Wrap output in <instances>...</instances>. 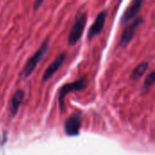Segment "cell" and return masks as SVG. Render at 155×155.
<instances>
[{
  "label": "cell",
  "mask_w": 155,
  "mask_h": 155,
  "mask_svg": "<svg viewBox=\"0 0 155 155\" xmlns=\"http://www.w3.org/2000/svg\"><path fill=\"white\" fill-rule=\"evenodd\" d=\"M49 37H46L43 43L41 44L40 47L36 50V52L27 60L24 70H23V74L25 77H28L32 74V73L35 71V67L37 66V64L41 62V60L44 58V56L45 55V54L48 51L49 48Z\"/></svg>",
  "instance_id": "obj_1"
},
{
  "label": "cell",
  "mask_w": 155,
  "mask_h": 155,
  "mask_svg": "<svg viewBox=\"0 0 155 155\" xmlns=\"http://www.w3.org/2000/svg\"><path fill=\"white\" fill-rule=\"evenodd\" d=\"M87 79L85 77H83L79 80H76L73 83H69V84H64L61 89H60V92H59V105H60V108L61 110H64V97L70 94V93H73V92H76V91H81V90H84L86 85H87Z\"/></svg>",
  "instance_id": "obj_2"
},
{
  "label": "cell",
  "mask_w": 155,
  "mask_h": 155,
  "mask_svg": "<svg viewBox=\"0 0 155 155\" xmlns=\"http://www.w3.org/2000/svg\"><path fill=\"white\" fill-rule=\"evenodd\" d=\"M86 21H87V15L85 13L80 15L75 22L74 23L71 31L69 33V36H68V43L70 45H75L80 38L82 37V35L84 33V27L86 25Z\"/></svg>",
  "instance_id": "obj_3"
},
{
  "label": "cell",
  "mask_w": 155,
  "mask_h": 155,
  "mask_svg": "<svg viewBox=\"0 0 155 155\" xmlns=\"http://www.w3.org/2000/svg\"><path fill=\"white\" fill-rule=\"evenodd\" d=\"M142 23H143V18L138 17L124 30L121 39H120V46L125 47L133 40L137 29L139 28Z\"/></svg>",
  "instance_id": "obj_4"
},
{
  "label": "cell",
  "mask_w": 155,
  "mask_h": 155,
  "mask_svg": "<svg viewBox=\"0 0 155 155\" xmlns=\"http://www.w3.org/2000/svg\"><path fill=\"white\" fill-rule=\"evenodd\" d=\"M82 125V118L80 114H72L64 123V132L69 136H75L79 134Z\"/></svg>",
  "instance_id": "obj_5"
},
{
  "label": "cell",
  "mask_w": 155,
  "mask_h": 155,
  "mask_svg": "<svg viewBox=\"0 0 155 155\" xmlns=\"http://www.w3.org/2000/svg\"><path fill=\"white\" fill-rule=\"evenodd\" d=\"M65 59H66V54L65 53H61L60 54H58L56 56V58L54 60V62H52V64L45 71L43 77H42V81L46 82L47 80H49L60 69V67L64 63Z\"/></svg>",
  "instance_id": "obj_6"
},
{
  "label": "cell",
  "mask_w": 155,
  "mask_h": 155,
  "mask_svg": "<svg viewBox=\"0 0 155 155\" xmlns=\"http://www.w3.org/2000/svg\"><path fill=\"white\" fill-rule=\"evenodd\" d=\"M106 15H107L106 11H102L100 14H98V15L96 16L95 20L94 21L93 25H91V27L88 31V34H87L88 39H93L94 36L99 35L104 30Z\"/></svg>",
  "instance_id": "obj_7"
},
{
  "label": "cell",
  "mask_w": 155,
  "mask_h": 155,
  "mask_svg": "<svg viewBox=\"0 0 155 155\" xmlns=\"http://www.w3.org/2000/svg\"><path fill=\"white\" fill-rule=\"evenodd\" d=\"M144 1L145 0H133V2L129 5V7L124 13V15L121 18V23L124 24V23L134 19V17H136V15L139 14V12L142 9V6H143Z\"/></svg>",
  "instance_id": "obj_8"
},
{
  "label": "cell",
  "mask_w": 155,
  "mask_h": 155,
  "mask_svg": "<svg viewBox=\"0 0 155 155\" xmlns=\"http://www.w3.org/2000/svg\"><path fill=\"white\" fill-rule=\"evenodd\" d=\"M24 98H25V92L23 90H18L14 94L10 104V115L12 117H14L17 114L18 109L24 101Z\"/></svg>",
  "instance_id": "obj_9"
},
{
  "label": "cell",
  "mask_w": 155,
  "mask_h": 155,
  "mask_svg": "<svg viewBox=\"0 0 155 155\" xmlns=\"http://www.w3.org/2000/svg\"><path fill=\"white\" fill-rule=\"evenodd\" d=\"M148 66H149V64L147 62H143V63H141L140 64H138L134 69V71L131 74V78L133 80H137L140 77H142L144 74V73L146 72V70L148 69Z\"/></svg>",
  "instance_id": "obj_10"
},
{
  "label": "cell",
  "mask_w": 155,
  "mask_h": 155,
  "mask_svg": "<svg viewBox=\"0 0 155 155\" xmlns=\"http://www.w3.org/2000/svg\"><path fill=\"white\" fill-rule=\"evenodd\" d=\"M155 83V70L153 72H152L151 74H148V76L146 77L145 81H144V84L143 87L144 88H148L150 86H152Z\"/></svg>",
  "instance_id": "obj_11"
},
{
  "label": "cell",
  "mask_w": 155,
  "mask_h": 155,
  "mask_svg": "<svg viewBox=\"0 0 155 155\" xmlns=\"http://www.w3.org/2000/svg\"><path fill=\"white\" fill-rule=\"evenodd\" d=\"M44 2H45V0H35V2H34V10L39 9Z\"/></svg>",
  "instance_id": "obj_12"
}]
</instances>
